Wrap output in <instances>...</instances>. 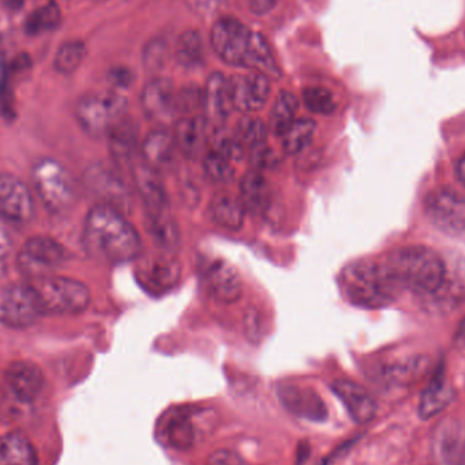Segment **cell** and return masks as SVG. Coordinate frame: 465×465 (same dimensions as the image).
Listing matches in <instances>:
<instances>
[{
    "label": "cell",
    "mask_w": 465,
    "mask_h": 465,
    "mask_svg": "<svg viewBox=\"0 0 465 465\" xmlns=\"http://www.w3.org/2000/svg\"><path fill=\"white\" fill-rule=\"evenodd\" d=\"M207 286L215 300L234 303L243 292V282L237 268L225 260H217L209 265L206 272Z\"/></svg>",
    "instance_id": "603a6c76"
},
{
    "label": "cell",
    "mask_w": 465,
    "mask_h": 465,
    "mask_svg": "<svg viewBox=\"0 0 465 465\" xmlns=\"http://www.w3.org/2000/svg\"><path fill=\"white\" fill-rule=\"evenodd\" d=\"M316 134V123L312 119H297L282 136V147L290 155L300 154L308 149Z\"/></svg>",
    "instance_id": "d590c367"
},
{
    "label": "cell",
    "mask_w": 465,
    "mask_h": 465,
    "mask_svg": "<svg viewBox=\"0 0 465 465\" xmlns=\"http://www.w3.org/2000/svg\"><path fill=\"white\" fill-rule=\"evenodd\" d=\"M426 217L450 237L465 238V198L450 190L433 191L425 201Z\"/></svg>",
    "instance_id": "8fae6325"
},
{
    "label": "cell",
    "mask_w": 465,
    "mask_h": 465,
    "mask_svg": "<svg viewBox=\"0 0 465 465\" xmlns=\"http://www.w3.org/2000/svg\"><path fill=\"white\" fill-rule=\"evenodd\" d=\"M5 2V7L10 8V10H18L19 7L24 5L25 0H3Z\"/></svg>",
    "instance_id": "f5cc1de1"
},
{
    "label": "cell",
    "mask_w": 465,
    "mask_h": 465,
    "mask_svg": "<svg viewBox=\"0 0 465 465\" xmlns=\"http://www.w3.org/2000/svg\"><path fill=\"white\" fill-rule=\"evenodd\" d=\"M278 396L284 409L295 417L314 422H322L327 418V407L314 391L286 384L279 387Z\"/></svg>",
    "instance_id": "d6986e66"
},
{
    "label": "cell",
    "mask_w": 465,
    "mask_h": 465,
    "mask_svg": "<svg viewBox=\"0 0 465 465\" xmlns=\"http://www.w3.org/2000/svg\"><path fill=\"white\" fill-rule=\"evenodd\" d=\"M106 136L114 160L119 163L133 160L138 147V128L131 117H122Z\"/></svg>",
    "instance_id": "f546056e"
},
{
    "label": "cell",
    "mask_w": 465,
    "mask_h": 465,
    "mask_svg": "<svg viewBox=\"0 0 465 465\" xmlns=\"http://www.w3.org/2000/svg\"><path fill=\"white\" fill-rule=\"evenodd\" d=\"M213 152L223 155L231 163H237L242 160L243 144L235 134L220 128L213 138Z\"/></svg>",
    "instance_id": "b9f144b4"
},
{
    "label": "cell",
    "mask_w": 465,
    "mask_h": 465,
    "mask_svg": "<svg viewBox=\"0 0 465 465\" xmlns=\"http://www.w3.org/2000/svg\"><path fill=\"white\" fill-rule=\"evenodd\" d=\"M429 371V361L425 357H409L390 363L382 369V377L385 381L393 385L415 384L420 381Z\"/></svg>",
    "instance_id": "4dcf8cb0"
},
{
    "label": "cell",
    "mask_w": 465,
    "mask_h": 465,
    "mask_svg": "<svg viewBox=\"0 0 465 465\" xmlns=\"http://www.w3.org/2000/svg\"><path fill=\"white\" fill-rule=\"evenodd\" d=\"M203 169L206 176L218 184H228L235 176L232 163L214 152L207 153L204 155Z\"/></svg>",
    "instance_id": "60d3db41"
},
{
    "label": "cell",
    "mask_w": 465,
    "mask_h": 465,
    "mask_svg": "<svg viewBox=\"0 0 465 465\" xmlns=\"http://www.w3.org/2000/svg\"><path fill=\"white\" fill-rule=\"evenodd\" d=\"M240 199L246 212L251 214H264L272 202L270 183L260 172H248L241 179Z\"/></svg>",
    "instance_id": "484cf974"
},
{
    "label": "cell",
    "mask_w": 465,
    "mask_h": 465,
    "mask_svg": "<svg viewBox=\"0 0 465 465\" xmlns=\"http://www.w3.org/2000/svg\"><path fill=\"white\" fill-rule=\"evenodd\" d=\"M232 109L231 79L223 73H213L203 90L204 120L221 127Z\"/></svg>",
    "instance_id": "e0dca14e"
},
{
    "label": "cell",
    "mask_w": 465,
    "mask_h": 465,
    "mask_svg": "<svg viewBox=\"0 0 465 465\" xmlns=\"http://www.w3.org/2000/svg\"><path fill=\"white\" fill-rule=\"evenodd\" d=\"M176 95L172 81L166 78L153 79L142 90V109L152 122H171L177 112Z\"/></svg>",
    "instance_id": "2e32d148"
},
{
    "label": "cell",
    "mask_w": 465,
    "mask_h": 465,
    "mask_svg": "<svg viewBox=\"0 0 465 465\" xmlns=\"http://www.w3.org/2000/svg\"><path fill=\"white\" fill-rule=\"evenodd\" d=\"M136 276L146 292L154 295L165 294L179 283L182 265L173 254L166 252L147 253L139 259Z\"/></svg>",
    "instance_id": "7c38bea8"
},
{
    "label": "cell",
    "mask_w": 465,
    "mask_h": 465,
    "mask_svg": "<svg viewBox=\"0 0 465 465\" xmlns=\"http://www.w3.org/2000/svg\"><path fill=\"white\" fill-rule=\"evenodd\" d=\"M84 246L94 259L119 264L139 256L141 238L119 209L98 203L84 220Z\"/></svg>",
    "instance_id": "7a4b0ae2"
},
{
    "label": "cell",
    "mask_w": 465,
    "mask_h": 465,
    "mask_svg": "<svg viewBox=\"0 0 465 465\" xmlns=\"http://www.w3.org/2000/svg\"><path fill=\"white\" fill-rule=\"evenodd\" d=\"M302 100L306 108L316 114H331L336 109V101L330 90L322 86L303 89Z\"/></svg>",
    "instance_id": "ab89813d"
},
{
    "label": "cell",
    "mask_w": 465,
    "mask_h": 465,
    "mask_svg": "<svg viewBox=\"0 0 465 465\" xmlns=\"http://www.w3.org/2000/svg\"><path fill=\"white\" fill-rule=\"evenodd\" d=\"M188 8L198 15L207 16L217 13L225 0H185Z\"/></svg>",
    "instance_id": "7dc6e473"
},
{
    "label": "cell",
    "mask_w": 465,
    "mask_h": 465,
    "mask_svg": "<svg viewBox=\"0 0 465 465\" xmlns=\"http://www.w3.org/2000/svg\"><path fill=\"white\" fill-rule=\"evenodd\" d=\"M0 41H2V38H0Z\"/></svg>",
    "instance_id": "db71d44e"
},
{
    "label": "cell",
    "mask_w": 465,
    "mask_h": 465,
    "mask_svg": "<svg viewBox=\"0 0 465 465\" xmlns=\"http://www.w3.org/2000/svg\"><path fill=\"white\" fill-rule=\"evenodd\" d=\"M332 391L355 423L365 425L373 420L377 411L376 401L362 385L350 380H338L333 382Z\"/></svg>",
    "instance_id": "44dd1931"
},
{
    "label": "cell",
    "mask_w": 465,
    "mask_h": 465,
    "mask_svg": "<svg viewBox=\"0 0 465 465\" xmlns=\"http://www.w3.org/2000/svg\"><path fill=\"white\" fill-rule=\"evenodd\" d=\"M382 260L401 290L423 298L439 290L447 273L444 257L422 245L395 249Z\"/></svg>",
    "instance_id": "3957f363"
},
{
    "label": "cell",
    "mask_w": 465,
    "mask_h": 465,
    "mask_svg": "<svg viewBox=\"0 0 465 465\" xmlns=\"http://www.w3.org/2000/svg\"><path fill=\"white\" fill-rule=\"evenodd\" d=\"M456 174H458V179L465 185V153L456 163Z\"/></svg>",
    "instance_id": "816d5d0a"
},
{
    "label": "cell",
    "mask_w": 465,
    "mask_h": 465,
    "mask_svg": "<svg viewBox=\"0 0 465 465\" xmlns=\"http://www.w3.org/2000/svg\"><path fill=\"white\" fill-rule=\"evenodd\" d=\"M147 232L157 243L160 251L174 253L180 246V232L169 212L163 214L147 215Z\"/></svg>",
    "instance_id": "d6a6232c"
},
{
    "label": "cell",
    "mask_w": 465,
    "mask_h": 465,
    "mask_svg": "<svg viewBox=\"0 0 465 465\" xmlns=\"http://www.w3.org/2000/svg\"><path fill=\"white\" fill-rule=\"evenodd\" d=\"M433 311L448 312L465 300V265L447 264L444 282L436 292L426 297Z\"/></svg>",
    "instance_id": "cb8c5ba5"
},
{
    "label": "cell",
    "mask_w": 465,
    "mask_h": 465,
    "mask_svg": "<svg viewBox=\"0 0 465 465\" xmlns=\"http://www.w3.org/2000/svg\"><path fill=\"white\" fill-rule=\"evenodd\" d=\"M278 0H248L249 10L254 15H265L275 7Z\"/></svg>",
    "instance_id": "681fc988"
},
{
    "label": "cell",
    "mask_w": 465,
    "mask_h": 465,
    "mask_svg": "<svg viewBox=\"0 0 465 465\" xmlns=\"http://www.w3.org/2000/svg\"><path fill=\"white\" fill-rule=\"evenodd\" d=\"M298 106H300V103L292 93L283 90L276 95L270 116L271 130L275 135L282 138L287 128L297 120L295 114H297Z\"/></svg>",
    "instance_id": "e575fe53"
},
{
    "label": "cell",
    "mask_w": 465,
    "mask_h": 465,
    "mask_svg": "<svg viewBox=\"0 0 465 465\" xmlns=\"http://www.w3.org/2000/svg\"><path fill=\"white\" fill-rule=\"evenodd\" d=\"M125 109L127 100L119 93H94L84 95L76 104V122L87 135L103 138L125 116Z\"/></svg>",
    "instance_id": "ba28073f"
},
{
    "label": "cell",
    "mask_w": 465,
    "mask_h": 465,
    "mask_svg": "<svg viewBox=\"0 0 465 465\" xmlns=\"http://www.w3.org/2000/svg\"><path fill=\"white\" fill-rule=\"evenodd\" d=\"M111 79L114 84L124 87L133 82L134 76L127 68H116V70L112 71Z\"/></svg>",
    "instance_id": "f907efd6"
},
{
    "label": "cell",
    "mask_w": 465,
    "mask_h": 465,
    "mask_svg": "<svg viewBox=\"0 0 465 465\" xmlns=\"http://www.w3.org/2000/svg\"><path fill=\"white\" fill-rule=\"evenodd\" d=\"M455 399V391L450 387L444 374L439 373L423 391L418 412L422 420H431L441 414Z\"/></svg>",
    "instance_id": "83f0119b"
},
{
    "label": "cell",
    "mask_w": 465,
    "mask_h": 465,
    "mask_svg": "<svg viewBox=\"0 0 465 465\" xmlns=\"http://www.w3.org/2000/svg\"><path fill=\"white\" fill-rule=\"evenodd\" d=\"M231 87L232 106L243 114L260 111L271 94L270 78L256 71L232 76Z\"/></svg>",
    "instance_id": "5bb4252c"
},
{
    "label": "cell",
    "mask_w": 465,
    "mask_h": 465,
    "mask_svg": "<svg viewBox=\"0 0 465 465\" xmlns=\"http://www.w3.org/2000/svg\"><path fill=\"white\" fill-rule=\"evenodd\" d=\"M86 57V46L82 41H68L63 44L54 56V68L63 75L73 74L81 67Z\"/></svg>",
    "instance_id": "8d00e7d4"
},
{
    "label": "cell",
    "mask_w": 465,
    "mask_h": 465,
    "mask_svg": "<svg viewBox=\"0 0 465 465\" xmlns=\"http://www.w3.org/2000/svg\"><path fill=\"white\" fill-rule=\"evenodd\" d=\"M13 238L5 228V223L0 221V278L5 275L13 260Z\"/></svg>",
    "instance_id": "bcb514c9"
},
{
    "label": "cell",
    "mask_w": 465,
    "mask_h": 465,
    "mask_svg": "<svg viewBox=\"0 0 465 465\" xmlns=\"http://www.w3.org/2000/svg\"><path fill=\"white\" fill-rule=\"evenodd\" d=\"M60 19H62L60 8L57 7L56 3L51 2L43 5V7L37 8L35 13L27 16L25 29L29 35H40V33L49 32V30L57 27Z\"/></svg>",
    "instance_id": "74e56055"
},
{
    "label": "cell",
    "mask_w": 465,
    "mask_h": 465,
    "mask_svg": "<svg viewBox=\"0 0 465 465\" xmlns=\"http://www.w3.org/2000/svg\"><path fill=\"white\" fill-rule=\"evenodd\" d=\"M434 455L440 465H465V428L447 420L434 431Z\"/></svg>",
    "instance_id": "ac0fdd59"
},
{
    "label": "cell",
    "mask_w": 465,
    "mask_h": 465,
    "mask_svg": "<svg viewBox=\"0 0 465 465\" xmlns=\"http://www.w3.org/2000/svg\"><path fill=\"white\" fill-rule=\"evenodd\" d=\"M267 125H265L262 119L254 116H246L238 122L235 135L242 142V144L252 149V147L265 143L267 142Z\"/></svg>",
    "instance_id": "f35d334b"
},
{
    "label": "cell",
    "mask_w": 465,
    "mask_h": 465,
    "mask_svg": "<svg viewBox=\"0 0 465 465\" xmlns=\"http://www.w3.org/2000/svg\"><path fill=\"white\" fill-rule=\"evenodd\" d=\"M35 215V201L26 183L11 173H0V221L26 225Z\"/></svg>",
    "instance_id": "4fadbf2b"
},
{
    "label": "cell",
    "mask_w": 465,
    "mask_h": 465,
    "mask_svg": "<svg viewBox=\"0 0 465 465\" xmlns=\"http://www.w3.org/2000/svg\"><path fill=\"white\" fill-rule=\"evenodd\" d=\"M35 292L43 314L49 316H74L89 306L92 295L89 287L68 276L46 275L35 279Z\"/></svg>",
    "instance_id": "8992f818"
},
{
    "label": "cell",
    "mask_w": 465,
    "mask_h": 465,
    "mask_svg": "<svg viewBox=\"0 0 465 465\" xmlns=\"http://www.w3.org/2000/svg\"><path fill=\"white\" fill-rule=\"evenodd\" d=\"M204 465H248L241 456L229 450H215Z\"/></svg>",
    "instance_id": "c3c4849f"
},
{
    "label": "cell",
    "mask_w": 465,
    "mask_h": 465,
    "mask_svg": "<svg viewBox=\"0 0 465 465\" xmlns=\"http://www.w3.org/2000/svg\"><path fill=\"white\" fill-rule=\"evenodd\" d=\"M173 135L163 130L152 131L142 144L144 163L155 171L168 169L173 163L176 152Z\"/></svg>",
    "instance_id": "4316f807"
},
{
    "label": "cell",
    "mask_w": 465,
    "mask_h": 465,
    "mask_svg": "<svg viewBox=\"0 0 465 465\" xmlns=\"http://www.w3.org/2000/svg\"><path fill=\"white\" fill-rule=\"evenodd\" d=\"M67 259L64 246L49 237V235H35L24 243L16 262L19 270L35 279L51 275L54 268L60 267Z\"/></svg>",
    "instance_id": "30bf717a"
},
{
    "label": "cell",
    "mask_w": 465,
    "mask_h": 465,
    "mask_svg": "<svg viewBox=\"0 0 465 465\" xmlns=\"http://www.w3.org/2000/svg\"><path fill=\"white\" fill-rule=\"evenodd\" d=\"M43 314L32 283H11L0 289V324L11 330L32 327Z\"/></svg>",
    "instance_id": "9c48e42d"
},
{
    "label": "cell",
    "mask_w": 465,
    "mask_h": 465,
    "mask_svg": "<svg viewBox=\"0 0 465 465\" xmlns=\"http://www.w3.org/2000/svg\"><path fill=\"white\" fill-rule=\"evenodd\" d=\"M0 465H38L32 442L19 433L0 437Z\"/></svg>",
    "instance_id": "1f68e13d"
},
{
    "label": "cell",
    "mask_w": 465,
    "mask_h": 465,
    "mask_svg": "<svg viewBox=\"0 0 465 465\" xmlns=\"http://www.w3.org/2000/svg\"><path fill=\"white\" fill-rule=\"evenodd\" d=\"M217 426V414L203 407H182L166 414L161 436L169 447L188 450L201 444Z\"/></svg>",
    "instance_id": "52a82bcc"
},
{
    "label": "cell",
    "mask_w": 465,
    "mask_h": 465,
    "mask_svg": "<svg viewBox=\"0 0 465 465\" xmlns=\"http://www.w3.org/2000/svg\"><path fill=\"white\" fill-rule=\"evenodd\" d=\"M210 213L214 223L221 228L240 231L245 220L246 210L240 196L231 193H218L212 199Z\"/></svg>",
    "instance_id": "f1b7e54d"
},
{
    "label": "cell",
    "mask_w": 465,
    "mask_h": 465,
    "mask_svg": "<svg viewBox=\"0 0 465 465\" xmlns=\"http://www.w3.org/2000/svg\"><path fill=\"white\" fill-rule=\"evenodd\" d=\"M210 40L215 54L232 67L249 68L268 78H281L270 44L260 33L249 29L232 15H223L214 22Z\"/></svg>",
    "instance_id": "6da1fadb"
},
{
    "label": "cell",
    "mask_w": 465,
    "mask_h": 465,
    "mask_svg": "<svg viewBox=\"0 0 465 465\" xmlns=\"http://www.w3.org/2000/svg\"><path fill=\"white\" fill-rule=\"evenodd\" d=\"M206 120L204 117L190 116L179 120L174 125L173 139L183 155L196 160L206 146Z\"/></svg>",
    "instance_id": "d4e9b609"
},
{
    "label": "cell",
    "mask_w": 465,
    "mask_h": 465,
    "mask_svg": "<svg viewBox=\"0 0 465 465\" xmlns=\"http://www.w3.org/2000/svg\"><path fill=\"white\" fill-rule=\"evenodd\" d=\"M249 160L256 169H272L279 163L278 154L268 146L267 142L252 147Z\"/></svg>",
    "instance_id": "f6af8a7d"
},
{
    "label": "cell",
    "mask_w": 465,
    "mask_h": 465,
    "mask_svg": "<svg viewBox=\"0 0 465 465\" xmlns=\"http://www.w3.org/2000/svg\"><path fill=\"white\" fill-rule=\"evenodd\" d=\"M168 54L169 48L165 40L154 38V40L149 41L143 51L144 67L152 71L161 70L165 65Z\"/></svg>",
    "instance_id": "7bdbcfd3"
},
{
    "label": "cell",
    "mask_w": 465,
    "mask_h": 465,
    "mask_svg": "<svg viewBox=\"0 0 465 465\" xmlns=\"http://www.w3.org/2000/svg\"><path fill=\"white\" fill-rule=\"evenodd\" d=\"M177 112L191 114L198 108H203V92L196 86H187L176 95Z\"/></svg>",
    "instance_id": "ee69618b"
},
{
    "label": "cell",
    "mask_w": 465,
    "mask_h": 465,
    "mask_svg": "<svg viewBox=\"0 0 465 465\" xmlns=\"http://www.w3.org/2000/svg\"><path fill=\"white\" fill-rule=\"evenodd\" d=\"M84 182L94 195L103 199L101 203L119 209L130 201V193L122 177L117 176L116 172L108 166H92L84 176Z\"/></svg>",
    "instance_id": "ffe728a7"
},
{
    "label": "cell",
    "mask_w": 465,
    "mask_h": 465,
    "mask_svg": "<svg viewBox=\"0 0 465 465\" xmlns=\"http://www.w3.org/2000/svg\"><path fill=\"white\" fill-rule=\"evenodd\" d=\"M133 174L136 191L146 207L147 215L169 212L168 193L163 180L158 176V172L143 163L135 165Z\"/></svg>",
    "instance_id": "7402d4cb"
},
{
    "label": "cell",
    "mask_w": 465,
    "mask_h": 465,
    "mask_svg": "<svg viewBox=\"0 0 465 465\" xmlns=\"http://www.w3.org/2000/svg\"><path fill=\"white\" fill-rule=\"evenodd\" d=\"M343 283L350 301L366 309L391 305L401 290L384 260H365L350 265L344 271Z\"/></svg>",
    "instance_id": "277c9868"
},
{
    "label": "cell",
    "mask_w": 465,
    "mask_h": 465,
    "mask_svg": "<svg viewBox=\"0 0 465 465\" xmlns=\"http://www.w3.org/2000/svg\"><path fill=\"white\" fill-rule=\"evenodd\" d=\"M174 56L183 67H199L204 60V43L201 33L196 29L185 30L177 40Z\"/></svg>",
    "instance_id": "836d02e7"
},
{
    "label": "cell",
    "mask_w": 465,
    "mask_h": 465,
    "mask_svg": "<svg viewBox=\"0 0 465 465\" xmlns=\"http://www.w3.org/2000/svg\"><path fill=\"white\" fill-rule=\"evenodd\" d=\"M32 182L44 206L54 214H64L78 199V185L71 172L54 158H41L33 165Z\"/></svg>",
    "instance_id": "5b68a950"
},
{
    "label": "cell",
    "mask_w": 465,
    "mask_h": 465,
    "mask_svg": "<svg viewBox=\"0 0 465 465\" xmlns=\"http://www.w3.org/2000/svg\"><path fill=\"white\" fill-rule=\"evenodd\" d=\"M5 385L19 403H33L43 391V371L29 361H16L5 369Z\"/></svg>",
    "instance_id": "9a60e30c"
}]
</instances>
